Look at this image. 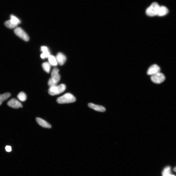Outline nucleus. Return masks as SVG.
Segmentation results:
<instances>
[{
    "mask_svg": "<svg viewBox=\"0 0 176 176\" xmlns=\"http://www.w3.org/2000/svg\"><path fill=\"white\" fill-rule=\"evenodd\" d=\"M10 20L13 23L17 25L21 23V21L20 20H19L18 18L13 15H11V16Z\"/></svg>",
    "mask_w": 176,
    "mask_h": 176,
    "instance_id": "nucleus-19",
    "label": "nucleus"
},
{
    "mask_svg": "<svg viewBox=\"0 0 176 176\" xmlns=\"http://www.w3.org/2000/svg\"><path fill=\"white\" fill-rule=\"evenodd\" d=\"M174 171L175 172H176V167H175V168L174 169Z\"/></svg>",
    "mask_w": 176,
    "mask_h": 176,
    "instance_id": "nucleus-24",
    "label": "nucleus"
},
{
    "mask_svg": "<svg viewBox=\"0 0 176 176\" xmlns=\"http://www.w3.org/2000/svg\"><path fill=\"white\" fill-rule=\"evenodd\" d=\"M169 12L168 8L164 6H160L157 15L159 17H163L167 14Z\"/></svg>",
    "mask_w": 176,
    "mask_h": 176,
    "instance_id": "nucleus-13",
    "label": "nucleus"
},
{
    "mask_svg": "<svg viewBox=\"0 0 176 176\" xmlns=\"http://www.w3.org/2000/svg\"><path fill=\"white\" fill-rule=\"evenodd\" d=\"M49 63L50 64L54 66H56L57 65V62L56 57L52 55H50L49 57Z\"/></svg>",
    "mask_w": 176,
    "mask_h": 176,
    "instance_id": "nucleus-14",
    "label": "nucleus"
},
{
    "mask_svg": "<svg viewBox=\"0 0 176 176\" xmlns=\"http://www.w3.org/2000/svg\"><path fill=\"white\" fill-rule=\"evenodd\" d=\"M66 89V86L64 84H60L50 87L48 91L49 94L51 96L59 95L64 91Z\"/></svg>",
    "mask_w": 176,
    "mask_h": 176,
    "instance_id": "nucleus-2",
    "label": "nucleus"
},
{
    "mask_svg": "<svg viewBox=\"0 0 176 176\" xmlns=\"http://www.w3.org/2000/svg\"><path fill=\"white\" fill-rule=\"evenodd\" d=\"M36 120L37 123L41 127L49 129L51 128V127H52V126H51L49 123L47 122L46 121L41 119V118H36Z\"/></svg>",
    "mask_w": 176,
    "mask_h": 176,
    "instance_id": "nucleus-10",
    "label": "nucleus"
},
{
    "mask_svg": "<svg viewBox=\"0 0 176 176\" xmlns=\"http://www.w3.org/2000/svg\"><path fill=\"white\" fill-rule=\"evenodd\" d=\"M6 151L8 152H10L12 151V148L11 146H7L5 147Z\"/></svg>",
    "mask_w": 176,
    "mask_h": 176,
    "instance_id": "nucleus-22",
    "label": "nucleus"
},
{
    "mask_svg": "<svg viewBox=\"0 0 176 176\" xmlns=\"http://www.w3.org/2000/svg\"><path fill=\"white\" fill-rule=\"evenodd\" d=\"M51 65L48 62L43 63L42 64V67L43 70L47 73H49L50 72Z\"/></svg>",
    "mask_w": 176,
    "mask_h": 176,
    "instance_id": "nucleus-18",
    "label": "nucleus"
},
{
    "mask_svg": "<svg viewBox=\"0 0 176 176\" xmlns=\"http://www.w3.org/2000/svg\"><path fill=\"white\" fill-rule=\"evenodd\" d=\"M163 176H175L174 175H171L170 174H166L164 175H162Z\"/></svg>",
    "mask_w": 176,
    "mask_h": 176,
    "instance_id": "nucleus-23",
    "label": "nucleus"
},
{
    "mask_svg": "<svg viewBox=\"0 0 176 176\" xmlns=\"http://www.w3.org/2000/svg\"><path fill=\"white\" fill-rule=\"evenodd\" d=\"M48 85H49L50 87L57 85V84L54 82L51 78L49 79V82H48Z\"/></svg>",
    "mask_w": 176,
    "mask_h": 176,
    "instance_id": "nucleus-21",
    "label": "nucleus"
},
{
    "mask_svg": "<svg viewBox=\"0 0 176 176\" xmlns=\"http://www.w3.org/2000/svg\"><path fill=\"white\" fill-rule=\"evenodd\" d=\"M171 167L168 166V167L165 168L162 173V175L166 174H171Z\"/></svg>",
    "mask_w": 176,
    "mask_h": 176,
    "instance_id": "nucleus-20",
    "label": "nucleus"
},
{
    "mask_svg": "<svg viewBox=\"0 0 176 176\" xmlns=\"http://www.w3.org/2000/svg\"><path fill=\"white\" fill-rule=\"evenodd\" d=\"M11 96V94L9 93H6L3 94H0V106L2 104L3 101L7 100Z\"/></svg>",
    "mask_w": 176,
    "mask_h": 176,
    "instance_id": "nucleus-15",
    "label": "nucleus"
},
{
    "mask_svg": "<svg viewBox=\"0 0 176 176\" xmlns=\"http://www.w3.org/2000/svg\"><path fill=\"white\" fill-rule=\"evenodd\" d=\"M89 107L96 111L100 112H104L106 111L105 107L102 106L96 105L92 103H89L88 104Z\"/></svg>",
    "mask_w": 176,
    "mask_h": 176,
    "instance_id": "nucleus-11",
    "label": "nucleus"
},
{
    "mask_svg": "<svg viewBox=\"0 0 176 176\" xmlns=\"http://www.w3.org/2000/svg\"><path fill=\"white\" fill-rule=\"evenodd\" d=\"M56 58L57 61V63H58L60 65H63L66 62V57L65 55L61 53H59L57 54Z\"/></svg>",
    "mask_w": 176,
    "mask_h": 176,
    "instance_id": "nucleus-9",
    "label": "nucleus"
},
{
    "mask_svg": "<svg viewBox=\"0 0 176 176\" xmlns=\"http://www.w3.org/2000/svg\"><path fill=\"white\" fill-rule=\"evenodd\" d=\"M75 97L72 94L67 93L57 99L56 101L59 104L72 103L75 101Z\"/></svg>",
    "mask_w": 176,
    "mask_h": 176,
    "instance_id": "nucleus-1",
    "label": "nucleus"
},
{
    "mask_svg": "<svg viewBox=\"0 0 176 176\" xmlns=\"http://www.w3.org/2000/svg\"><path fill=\"white\" fill-rule=\"evenodd\" d=\"M151 79L152 82L155 84H160L165 81V77L164 74L159 72L151 75Z\"/></svg>",
    "mask_w": 176,
    "mask_h": 176,
    "instance_id": "nucleus-4",
    "label": "nucleus"
},
{
    "mask_svg": "<svg viewBox=\"0 0 176 176\" xmlns=\"http://www.w3.org/2000/svg\"><path fill=\"white\" fill-rule=\"evenodd\" d=\"M160 6L158 3L154 2L147 9L146 13L149 17H153L157 15Z\"/></svg>",
    "mask_w": 176,
    "mask_h": 176,
    "instance_id": "nucleus-3",
    "label": "nucleus"
},
{
    "mask_svg": "<svg viewBox=\"0 0 176 176\" xmlns=\"http://www.w3.org/2000/svg\"><path fill=\"white\" fill-rule=\"evenodd\" d=\"M17 97L19 100L22 101H26L27 99L26 94L23 92H20L18 95Z\"/></svg>",
    "mask_w": 176,
    "mask_h": 176,
    "instance_id": "nucleus-17",
    "label": "nucleus"
},
{
    "mask_svg": "<svg viewBox=\"0 0 176 176\" xmlns=\"http://www.w3.org/2000/svg\"><path fill=\"white\" fill-rule=\"evenodd\" d=\"M7 104L9 107L11 108L18 109L23 107V105L17 99H12L8 102Z\"/></svg>",
    "mask_w": 176,
    "mask_h": 176,
    "instance_id": "nucleus-6",
    "label": "nucleus"
},
{
    "mask_svg": "<svg viewBox=\"0 0 176 176\" xmlns=\"http://www.w3.org/2000/svg\"><path fill=\"white\" fill-rule=\"evenodd\" d=\"M4 25L6 27L9 29H13L17 27L18 25L13 23L10 20L5 22Z\"/></svg>",
    "mask_w": 176,
    "mask_h": 176,
    "instance_id": "nucleus-16",
    "label": "nucleus"
},
{
    "mask_svg": "<svg viewBox=\"0 0 176 176\" xmlns=\"http://www.w3.org/2000/svg\"><path fill=\"white\" fill-rule=\"evenodd\" d=\"M160 70L161 69L159 66L156 64H154L149 67L147 73L148 75L151 76L159 72Z\"/></svg>",
    "mask_w": 176,
    "mask_h": 176,
    "instance_id": "nucleus-8",
    "label": "nucleus"
},
{
    "mask_svg": "<svg viewBox=\"0 0 176 176\" xmlns=\"http://www.w3.org/2000/svg\"><path fill=\"white\" fill-rule=\"evenodd\" d=\"M41 50L42 51V53L41 54V59H44L49 57L50 55V53L48 48L45 46H43L41 48Z\"/></svg>",
    "mask_w": 176,
    "mask_h": 176,
    "instance_id": "nucleus-12",
    "label": "nucleus"
},
{
    "mask_svg": "<svg viewBox=\"0 0 176 176\" xmlns=\"http://www.w3.org/2000/svg\"><path fill=\"white\" fill-rule=\"evenodd\" d=\"M14 33L17 36L25 41L29 40L28 34L22 28L20 27L16 28L14 30Z\"/></svg>",
    "mask_w": 176,
    "mask_h": 176,
    "instance_id": "nucleus-5",
    "label": "nucleus"
},
{
    "mask_svg": "<svg viewBox=\"0 0 176 176\" xmlns=\"http://www.w3.org/2000/svg\"><path fill=\"white\" fill-rule=\"evenodd\" d=\"M59 70L56 68L54 69L52 73L51 78L56 84H57L60 81V76L59 73Z\"/></svg>",
    "mask_w": 176,
    "mask_h": 176,
    "instance_id": "nucleus-7",
    "label": "nucleus"
}]
</instances>
